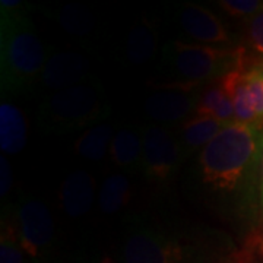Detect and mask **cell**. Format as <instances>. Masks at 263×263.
Here are the masks:
<instances>
[{"mask_svg": "<svg viewBox=\"0 0 263 263\" xmlns=\"http://www.w3.org/2000/svg\"><path fill=\"white\" fill-rule=\"evenodd\" d=\"M110 155L114 164L122 168H132L142 164V135L130 129L116 132Z\"/></svg>", "mask_w": 263, "mask_h": 263, "instance_id": "15", "label": "cell"}, {"mask_svg": "<svg viewBox=\"0 0 263 263\" xmlns=\"http://www.w3.org/2000/svg\"><path fill=\"white\" fill-rule=\"evenodd\" d=\"M0 5H2V9H8V10H15L19 8V2L16 0H2L0 2Z\"/></svg>", "mask_w": 263, "mask_h": 263, "instance_id": "25", "label": "cell"}, {"mask_svg": "<svg viewBox=\"0 0 263 263\" xmlns=\"http://www.w3.org/2000/svg\"><path fill=\"white\" fill-rule=\"evenodd\" d=\"M246 40L254 54L263 59V10L249 19L246 28Z\"/></svg>", "mask_w": 263, "mask_h": 263, "instance_id": "23", "label": "cell"}, {"mask_svg": "<svg viewBox=\"0 0 263 263\" xmlns=\"http://www.w3.org/2000/svg\"><path fill=\"white\" fill-rule=\"evenodd\" d=\"M59 22L65 31L73 35H84L88 34L92 28V18L88 10L79 6H66L59 15Z\"/></svg>", "mask_w": 263, "mask_h": 263, "instance_id": "19", "label": "cell"}, {"mask_svg": "<svg viewBox=\"0 0 263 263\" xmlns=\"http://www.w3.org/2000/svg\"><path fill=\"white\" fill-rule=\"evenodd\" d=\"M95 181L94 177L85 171L76 170L67 176L60 189V205L70 218L85 215L94 203Z\"/></svg>", "mask_w": 263, "mask_h": 263, "instance_id": "12", "label": "cell"}, {"mask_svg": "<svg viewBox=\"0 0 263 263\" xmlns=\"http://www.w3.org/2000/svg\"><path fill=\"white\" fill-rule=\"evenodd\" d=\"M107 114L103 88L86 79L48 97L41 105L40 119L47 130L63 133L100 122Z\"/></svg>", "mask_w": 263, "mask_h": 263, "instance_id": "4", "label": "cell"}, {"mask_svg": "<svg viewBox=\"0 0 263 263\" xmlns=\"http://www.w3.org/2000/svg\"><path fill=\"white\" fill-rule=\"evenodd\" d=\"M254 63L243 47L227 50L205 44L170 41L162 48V65L180 84H200L212 78H222L235 67H247Z\"/></svg>", "mask_w": 263, "mask_h": 263, "instance_id": "3", "label": "cell"}, {"mask_svg": "<svg viewBox=\"0 0 263 263\" xmlns=\"http://www.w3.org/2000/svg\"><path fill=\"white\" fill-rule=\"evenodd\" d=\"M259 148V129L240 122L227 123L200 152L202 180L218 190L231 192L245 177Z\"/></svg>", "mask_w": 263, "mask_h": 263, "instance_id": "2", "label": "cell"}, {"mask_svg": "<svg viewBox=\"0 0 263 263\" xmlns=\"http://www.w3.org/2000/svg\"><path fill=\"white\" fill-rule=\"evenodd\" d=\"M155 50H157V40L149 25L143 24L132 29L126 44V53L132 63L141 65L148 62L154 56Z\"/></svg>", "mask_w": 263, "mask_h": 263, "instance_id": "18", "label": "cell"}, {"mask_svg": "<svg viewBox=\"0 0 263 263\" xmlns=\"http://www.w3.org/2000/svg\"><path fill=\"white\" fill-rule=\"evenodd\" d=\"M260 200H262V206H263V162H262V177H260Z\"/></svg>", "mask_w": 263, "mask_h": 263, "instance_id": "27", "label": "cell"}, {"mask_svg": "<svg viewBox=\"0 0 263 263\" xmlns=\"http://www.w3.org/2000/svg\"><path fill=\"white\" fill-rule=\"evenodd\" d=\"M18 241L22 252L37 257L54 235V221L48 208L34 197H24L18 208Z\"/></svg>", "mask_w": 263, "mask_h": 263, "instance_id": "7", "label": "cell"}, {"mask_svg": "<svg viewBox=\"0 0 263 263\" xmlns=\"http://www.w3.org/2000/svg\"><path fill=\"white\" fill-rule=\"evenodd\" d=\"M199 84L162 85L157 92L151 95L145 103V111L152 120L160 123H176L187 117L190 111L196 110L197 100L193 88Z\"/></svg>", "mask_w": 263, "mask_h": 263, "instance_id": "9", "label": "cell"}, {"mask_svg": "<svg viewBox=\"0 0 263 263\" xmlns=\"http://www.w3.org/2000/svg\"><path fill=\"white\" fill-rule=\"evenodd\" d=\"M46 48L32 22L18 9H2L0 81L2 92L18 94L43 75Z\"/></svg>", "mask_w": 263, "mask_h": 263, "instance_id": "1", "label": "cell"}, {"mask_svg": "<svg viewBox=\"0 0 263 263\" xmlns=\"http://www.w3.org/2000/svg\"><path fill=\"white\" fill-rule=\"evenodd\" d=\"M101 263H116V262H114L111 257H104L103 260H101Z\"/></svg>", "mask_w": 263, "mask_h": 263, "instance_id": "28", "label": "cell"}, {"mask_svg": "<svg viewBox=\"0 0 263 263\" xmlns=\"http://www.w3.org/2000/svg\"><path fill=\"white\" fill-rule=\"evenodd\" d=\"M0 263H22V249L19 246L18 234L10 227L3 228L0 241Z\"/></svg>", "mask_w": 263, "mask_h": 263, "instance_id": "20", "label": "cell"}, {"mask_svg": "<svg viewBox=\"0 0 263 263\" xmlns=\"http://www.w3.org/2000/svg\"><path fill=\"white\" fill-rule=\"evenodd\" d=\"M114 135L116 133L111 124L98 123L78 138L75 142V152L84 160H103L108 146H111Z\"/></svg>", "mask_w": 263, "mask_h": 263, "instance_id": "14", "label": "cell"}, {"mask_svg": "<svg viewBox=\"0 0 263 263\" xmlns=\"http://www.w3.org/2000/svg\"><path fill=\"white\" fill-rule=\"evenodd\" d=\"M181 29L189 37L206 44H230L231 35L224 24L206 8L189 3L179 12Z\"/></svg>", "mask_w": 263, "mask_h": 263, "instance_id": "10", "label": "cell"}, {"mask_svg": "<svg viewBox=\"0 0 263 263\" xmlns=\"http://www.w3.org/2000/svg\"><path fill=\"white\" fill-rule=\"evenodd\" d=\"M219 85L233 100L235 122L263 127V75L256 67H235L219 79Z\"/></svg>", "mask_w": 263, "mask_h": 263, "instance_id": "5", "label": "cell"}, {"mask_svg": "<svg viewBox=\"0 0 263 263\" xmlns=\"http://www.w3.org/2000/svg\"><path fill=\"white\" fill-rule=\"evenodd\" d=\"M12 186V171L5 157H0V195L6 196Z\"/></svg>", "mask_w": 263, "mask_h": 263, "instance_id": "24", "label": "cell"}, {"mask_svg": "<svg viewBox=\"0 0 263 263\" xmlns=\"http://www.w3.org/2000/svg\"><path fill=\"white\" fill-rule=\"evenodd\" d=\"M253 67H256V69L263 75V59H257V60L254 62Z\"/></svg>", "mask_w": 263, "mask_h": 263, "instance_id": "26", "label": "cell"}, {"mask_svg": "<svg viewBox=\"0 0 263 263\" xmlns=\"http://www.w3.org/2000/svg\"><path fill=\"white\" fill-rule=\"evenodd\" d=\"M27 124L24 114L13 104L3 101L0 105V148L15 155L25 148Z\"/></svg>", "mask_w": 263, "mask_h": 263, "instance_id": "13", "label": "cell"}, {"mask_svg": "<svg viewBox=\"0 0 263 263\" xmlns=\"http://www.w3.org/2000/svg\"><path fill=\"white\" fill-rule=\"evenodd\" d=\"M219 5L233 18H253L263 10V2L259 0H221Z\"/></svg>", "mask_w": 263, "mask_h": 263, "instance_id": "21", "label": "cell"}, {"mask_svg": "<svg viewBox=\"0 0 263 263\" xmlns=\"http://www.w3.org/2000/svg\"><path fill=\"white\" fill-rule=\"evenodd\" d=\"M226 124L227 123L219 122L214 117L196 116V117L187 120L181 127L183 145L189 151H196L202 146L205 148Z\"/></svg>", "mask_w": 263, "mask_h": 263, "instance_id": "17", "label": "cell"}, {"mask_svg": "<svg viewBox=\"0 0 263 263\" xmlns=\"http://www.w3.org/2000/svg\"><path fill=\"white\" fill-rule=\"evenodd\" d=\"M124 263H186L183 246L154 231H135L123 246Z\"/></svg>", "mask_w": 263, "mask_h": 263, "instance_id": "8", "label": "cell"}, {"mask_svg": "<svg viewBox=\"0 0 263 263\" xmlns=\"http://www.w3.org/2000/svg\"><path fill=\"white\" fill-rule=\"evenodd\" d=\"M227 97V92L221 88V85H216L209 88L202 98L197 101L196 114L200 117H214L218 105Z\"/></svg>", "mask_w": 263, "mask_h": 263, "instance_id": "22", "label": "cell"}, {"mask_svg": "<svg viewBox=\"0 0 263 263\" xmlns=\"http://www.w3.org/2000/svg\"><path fill=\"white\" fill-rule=\"evenodd\" d=\"M181 162V148L168 130L155 126L142 129L141 167L149 179L164 181L173 176Z\"/></svg>", "mask_w": 263, "mask_h": 263, "instance_id": "6", "label": "cell"}, {"mask_svg": "<svg viewBox=\"0 0 263 263\" xmlns=\"http://www.w3.org/2000/svg\"><path fill=\"white\" fill-rule=\"evenodd\" d=\"M132 196L130 181L124 174H111L103 181L98 205L104 214H116L129 203Z\"/></svg>", "mask_w": 263, "mask_h": 263, "instance_id": "16", "label": "cell"}, {"mask_svg": "<svg viewBox=\"0 0 263 263\" xmlns=\"http://www.w3.org/2000/svg\"><path fill=\"white\" fill-rule=\"evenodd\" d=\"M88 59L78 53H56L44 66L41 82L48 89L63 91L86 81Z\"/></svg>", "mask_w": 263, "mask_h": 263, "instance_id": "11", "label": "cell"}]
</instances>
